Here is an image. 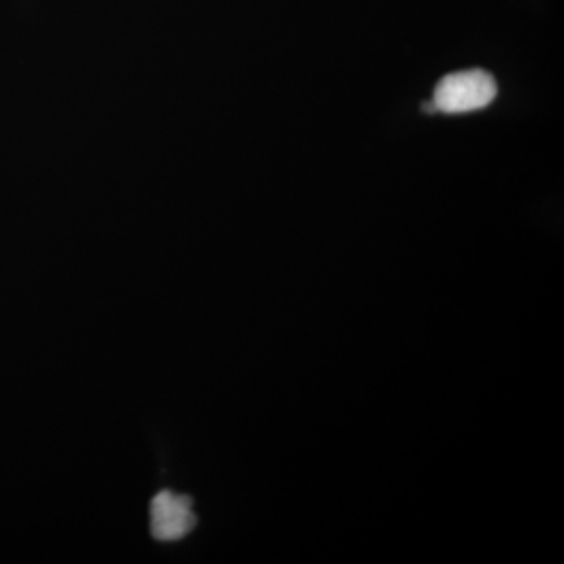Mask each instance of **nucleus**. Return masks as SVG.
I'll use <instances>...</instances> for the list:
<instances>
[{"instance_id":"obj_1","label":"nucleus","mask_w":564,"mask_h":564,"mask_svg":"<svg viewBox=\"0 0 564 564\" xmlns=\"http://www.w3.org/2000/svg\"><path fill=\"white\" fill-rule=\"evenodd\" d=\"M497 84L484 69L448 74L437 84L433 104L441 113H467L485 109L496 99Z\"/></svg>"},{"instance_id":"obj_2","label":"nucleus","mask_w":564,"mask_h":564,"mask_svg":"<svg viewBox=\"0 0 564 564\" xmlns=\"http://www.w3.org/2000/svg\"><path fill=\"white\" fill-rule=\"evenodd\" d=\"M151 534L158 541L182 540L195 529L192 497L165 489L155 494L150 507Z\"/></svg>"},{"instance_id":"obj_3","label":"nucleus","mask_w":564,"mask_h":564,"mask_svg":"<svg viewBox=\"0 0 564 564\" xmlns=\"http://www.w3.org/2000/svg\"><path fill=\"white\" fill-rule=\"evenodd\" d=\"M422 107H423V111H425V113L433 115V113H436V111H437L436 106H434L433 101L423 102Z\"/></svg>"}]
</instances>
